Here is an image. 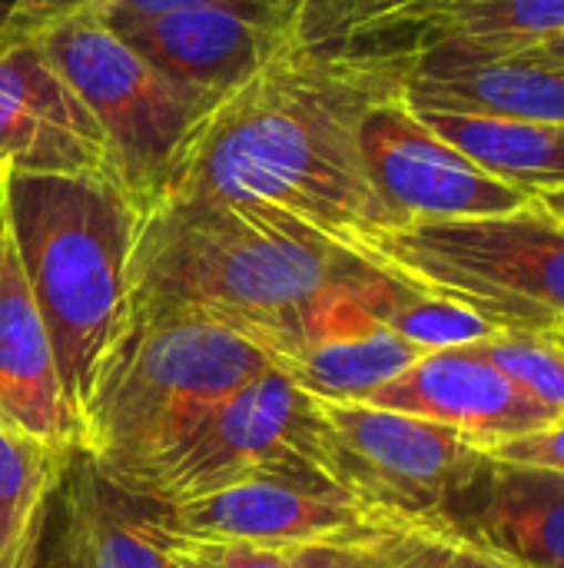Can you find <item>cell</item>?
<instances>
[{
	"label": "cell",
	"mask_w": 564,
	"mask_h": 568,
	"mask_svg": "<svg viewBox=\"0 0 564 568\" xmlns=\"http://www.w3.org/2000/svg\"><path fill=\"white\" fill-rule=\"evenodd\" d=\"M406 73L399 57L293 43L199 120L166 196L269 206L352 253L396 226L369 180L359 126L402 93Z\"/></svg>",
	"instance_id": "cell-1"
},
{
	"label": "cell",
	"mask_w": 564,
	"mask_h": 568,
	"mask_svg": "<svg viewBox=\"0 0 564 568\" xmlns=\"http://www.w3.org/2000/svg\"><path fill=\"white\" fill-rule=\"evenodd\" d=\"M372 270L269 206L166 196L140 220L133 306L206 316L279 366Z\"/></svg>",
	"instance_id": "cell-2"
},
{
	"label": "cell",
	"mask_w": 564,
	"mask_h": 568,
	"mask_svg": "<svg viewBox=\"0 0 564 568\" xmlns=\"http://www.w3.org/2000/svg\"><path fill=\"white\" fill-rule=\"evenodd\" d=\"M3 213L73 416L133 313L140 213L106 176L3 170Z\"/></svg>",
	"instance_id": "cell-3"
},
{
	"label": "cell",
	"mask_w": 564,
	"mask_h": 568,
	"mask_svg": "<svg viewBox=\"0 0 564 568\" xmlns=\"http://www.w3.org/2000/svg\"><path fill=\"white\" fill-rule=\"evenodd\" d=\"M266 369L259 346L206 316L133 306L76 413V456L123 486Z\"/></svg>",
	"instance_id": "cell-4"
},
{
	"label": "cell",
	"mask_w": 564,
	"mask_h": 568,
	"mask_svg": "<svg viewBox=\"0 0 564 568\" xmlns=\"http://www.w3.org/2000/svg\"><path fill=\"white\" fill-rule=\"evenodd\" d=\"M352 253L416 290L472 310L499 333L564 326V223L539 196L495 216L396 223L366 236Z\"/></svg>",
	"instance_id": "cell-5"
},
{
	"label": "cell",
	"mask_w": 564,
	"mask_h": 568,
	"mask_svg": "<svg viewBox=\"0 0 564 568\" xmlns=\"http://www.w3.org/2000/svg\"><path fill=\"white\" fill-rule=\"evenodd\" d=\"M37 37L96 116L113 153L120 190L143 220L166 196L189 133L216 100L173 83L90 7Z\"/></svg>",
	"instance_id": "cell-6"
},
{
	"label": "cell",
	"mask_w": 564,
	"mask_h": 568,
	"mask_svg": "<svg viewBox=\"0 0 564 568\" xmlns=\"http://www.w3.org/2000/svg\"><path fill=\"white\" fill-rule=\"evenodd\" d=\"M322 463L319 399L273 366L226 396L116 489L170 509L256 476H326Z\"/></svg>",
	"instance_id": "cell-7"
},
{
	"label": "cell",
	"mask_w": 564,
	"mask_h": 568,
	"mask_svg": "<svg viewBox=\"0 0 564 568\" xmlns=\"http://www.w3.org/2000/svg\"><path fill=\"white\" fill-rule=\"evenodd\" d=\"M326 479L376 516L449 519L489 453L459 433L369 403L319 399Z\"/></svg>",
	"instance_id": "cell-8"
},
{
	"label": "cell",
	"mask_w": 564,
	"mask_h": 568,
	"mask_svg": "<svg viewBox=\"0 0 564 568\" xmlns=\"http://www.w3.org/2000/svg\"><path fill=\"white\" fill-rule=\"evenodd\" d=\"M369 180L396 223L469 220L522 210L535 193L502 183L435 136L399 97L376 103L359 126Z\"/></svg>",
	"instance_id": "cell-9"
},
{
	"label": "cell",
	"mask_w": 564,
	"mask_h": 568,
	"mask_svg": "<svg viewBox=\"0 0 564 568\" xmlns=\"http://www.w3.org/2000/svg\"><path fill=\"white\" fill-rule=\"evenodd\" d=\"M176 536L233 539L279 552L369 542L376 516L326 476H256L209 496L156 509Z\"/></svg>",
	"instance_id": "cell-10"
},
{
	"label": "cell",
	"mask_w": 564,
	"mask_h": 568,
	"mask_svg": "<svg viewBox=\"0 0 564 568\" xmlns=\"http://www.w3.org/2000/svg\"><path fill=\"white\" fill-rule=\"evenodd\" d=\"M0 170L106 176L120 186L96 116L40 37L0 50Z\"/></svg>",
	"instance_id": "cell-11"
},
{
	"label": "cell",
	"mask_w": 564,
	"mask_h": 568,
	"mask_svg": "<svg viewBox=\"0 0 564 568\" xmlns=\"http://www.w3.org/2000/svg\"><path fill=\"white\" fill-rule=\"evenodd\" d=\"M366 403L439 423L482 453L558 423L475 346L419 356Z\"/></svg>",
	"instance_id": "cell-12"
},
{
	"label": "cell",
	"mask_w": 564,
	"mask_h": 568,
	"mask_svg": "<svg viewBox=\"0 0 564 568\" xmlns=\"http://www.w3.org/2000/svg\"><path fill=\"white\" fill-rule=\"evenodd\" d=\"M116 33L173 83L216 103L283 50L306 40L302 20L216 7L153 17Z\"/></svg>",
	"instance_id": "cell-13"
},
{
	"label": "cell",
	"mask_w": 564,
	"mask_h": 568,
	"mask_svg": "<svg viewBox=\"0 0 564 568\" xmlns=\"http://www.w3.org/2000/svg\"><path fill=\"white\" fill-rule=\"evenodd\" d=\"M562 33L564 0H419L329 47L399 60L422 50L499 60L529 53Z\"/></svg>",
	"instance_id": "cell-14"
},
{
	"label": "cell",
	"mask_w": 564,
	"mask_h": 568,
	"mask_svg": "<svg viewBox=\"0 0 564 568\" xmlns=\"http://www.w3.org/2000/svg\"><path fill=\"white\" fill-rule=\"evenodd\" d=\"M0 423L76 456V416L66 403L53 343L27 286L0 200Z\"/></svg>",
	"instance_id": "cell-15"
},
{
	"label": "cell",
	"mask_w": 564,
	"mask_h": 568,
	"mask_svg": "<svg viewBox=\"0 0 564 568\" xmlns=\"http://www.w3.org/2000/svg\"><path fill=\"white\" fill-rule=\"evenodd\" d=\"M519 568H564V473L485 456L445 519Z\"/></svg>",
	"instance_id": "cell-16"
},
{
	"label": "cell",
	"mask_w": 564,
	"mask_h": 568,
	"mask_svg": "<svg viewBox=\"0 0 564 568\" xmlns=\"http://www.w3.org/2000/svg\"><path fill=\"white\" fill-rule=\"evenodd\" d=\"M402 100L409 106L492 113L564 130V67L529 57L469 60L422 50L409 60Z\"/></svg>",
	"instance_id": "cell-17"
},
{
	"label": "cell",
	"mask_w": 564,
	"mask_h": 568,
	"mask_svg": "<svg viewBox=\"0 0 564 568\" xmlns=\"http://www.w3.org/2000/svg\"><path fill=\"white\" fill-rule=\"evenodd\" d=\"M356 293L346 296L329 313V320L276 366L316 399L366 403L372 393L406 373L419 356H425L422 349L376 323L356 303Z\"/></svg>",
	"instance_id": "cell-18"
},
{
	"label": "cell",
	"mask_w": 564,
	"mask_h": 568,
	"mask_svg": "<svg viewBox=\"0 0 564 568\" xmlns=\"http://www.w3.org/2000/svg\"><path fill=\"white\" fill-rule=\"evenodd\" d=\"M63 568H180L156 526V506L140 503L76 459L63 483Z\"/></svg>",
	"instance_id": "cell-19"
},
{
	"label": "cell",
	"mask_w": 564,
	"mask_h": 568,
	"mask_svg": "<svg viewBox=\"0 0 564 568\" xmlns=\"http://www.w3.org/2000/svg\"><path fill=\"white\" fill-rule=\"evenodd\" d=\"M435 136L469 156L489 176L512 183L529 193L562 190L564 186V130L469 113V110H435V106H409Z\"/></svg>",
	"instance_id": "cell-20"
},
{
	"label": "cell",
	"mask_w": 564,
	"mask_h": 568,
	"mask_svg": "<svg viewBox=\"0 0 564 568\" xmlns=\"http://www.w3.org/2000/svg\"><path fill=\"white\" fill-rule=\"evenodd\" d=\"M73 456L0 423V568L37 559L50 496Z\"/></svg>",
	"instance_id": "cell-21"
},
{
	"label": "cell",
	"mask_w": 564,
	"mask_h": 568,
	"mask_svg": "<svg viewBox=\"0 0 564 568\" xmlns=\"http://www.w3.org/2000/svg\"><path fill=\"white\" fill-rule=\"evenodd\" d=\"M356 303L376 323H382L386 329H392L396 336H402L406 343H412L422 353L475 346L499 333L489 320L475 316L472 310H465L452 300L432 296L425 290H416L406 280H399L379 266L356 293Z\"/></svg>",
	"instance_id": "cell-22"
},
{
	"label": "cell",
	"mask_w": 564,
	"mask_h": 568,
	"mask_svg": "<svg viewBox=\"0 0 564 568\" xmlns=\"http://www.w3.org/2000/svg\"><path fill=\"white\" fill-rule=\"evenodd\" d=\"M369 546L389 568H519L442 519L376 516Z\"/></svg>",
	"instance_id": "cell-23"
},
{
	"label": "cell",
	"mask_w": 564,
	"mask_h": 568,
	"mask_svg": "<svg viewBox=\"0 0 564 568\" xmlns=\"http://www.w3.org/2000/svg\"><path fill=\"white\" fill-rule=\"evenodd\" d=\"M475 349L562 423L564 349L548 333H495L475 343Z\"/></svg>",
	"instance_id": "cell-24"
},
{
	"label": "cell",
	"mask_w": 564,
	"mask_h": 568,
	"mask_svg": "<svg viewBox=\"0 0 564 568\" xmlns=\"http://www.w3.org/2000/svg\"><path fill=\"white\" fill-rule=\"evenodd\" d=\"M203 7L243 10V13H263V17H283V20L306 23L309 0H93L90 3V10L113 30L136 27L143 20L180 13V10H203Z\"/></svg>",
	"instance_id": "cell-25"
},
{
	"label": "cell",
	"mask_w": 564,
	"mask_h": 568,
	"mask_svg": "<svg viewBox=\"0 0 564 568\" xmlns=\"http://www.w3.org/2000/svg\"><path fill=\"white\" fill-rule=\"evenodd\" d=\"M160 526V523H156ZM163 542L180 568H296L293 552L253 546V542H233V539H193L176 536L163 529Z\"/></svg>",
	"instance_id": "cell-26"
},
{
	"label": "cell",
	"mask_w": 564,
	"mask_h": 568,
	"mask_svg": "<svg viewBox=\"0 0 564 568\" xmlns=\"http://www.w3.org/2000/svg\"><path fill=\"white\" fill-rule=\"evenodd\" d=\"M419 0H309L306 40L309 43H342L352 33L412 7Z\"/></svg>",
	"instance_id": "cell-27"
},
{
	"label": "cell",
	"mask_w": 564,
	"mask_h": 568,
	"mask_svg": "<svg viewBox=\"0 0 564 568\" xmlns=\"http://www.w3.org/2000/svg\"><path fill=\"white\" fill-rule=\"evenodd\" d=\"M492 459L512 463V466H532V469H552L564 473V419L545 429H535L529 436H519L499 449L489 453Z\"/></svg>",
	"instance_id": "cell-28"
},
{
	"label": "cell",
	"mask_w": 564,
	"mask_h": 568,
	"mask_svg": "<svg viewBox=\"0 0 564 568\" xmlns=\"http://www.w3.org/2000/svg\"><path fill=\"white\" fill-rule=\"evenodd\" d=\"M93 0H20L10 23L0 30V50L50 30L53 23H60L63 17H70V13H76V10H83Z\"/></svg>",
	"instance_id": "cell-29"
},
{
	"label": "cell",
	"mask_w": 564,
	"mask_h": 568,
	"mask_svg": "<svg viewBox=\"0 0 564 568\" xmlns=\"http://www.w3.org/2000/svg\"><path fill=\"white\" fill-rule=\"evenodd\" d=\"M293 566L296 568H389L386 559L369 546V542H356V546H326V549H302L293 552Z\"/></svg>",
	"instance_id": "cell-30"
},
{
	"label": "cell",
	"mask_w": 564,
	"mask_h": 568,
	"mask_svg": "<svg viewBox=\"0 0 564 568\" xmlns=\"http://www.w3.org/2000/svg\"><path fill=\"white\" fill-rule=\"evenodd\" d=\"M519 57H529V60H539V63L564 67V33L562 37H555V40H548V43H542V47H535V50H529V53H519Z\"/></svg>",
	"instance_id": "cell-31"
},
{
	"label": "cell",
	"mask_w": 564,
	"mask_h": 568,
	"mask_svg": "<svg viewBox=\"0 0 564 568\" xmlns=\"http://www.w3.org/2000/svg\"><path fill=\"white\" fill-rule=\"evenodd\" d=\"M539 200H542V206H545L548 213H555L564 223V186L562 190H545V193H539Z\"/></svg>",
	"instance_id": "cell-32"
},
{
	"label": "cell",
	"mask_w": 564,
	"mask_h": 568,
	"mask_svg": "<svg viewBox=\"0 0 564 568\" xmlns=\"http://www.w3.org/2000/svg\"><path fill=\"white\" fill-rule=\"evenodd\" d=\"M17 3H20V0H0V30H3L7 23H10V17H13Z\"/></svg>",
	"instance_id": "cell-33"
},
{
	"label": "cell",
	"mask_w": 564,
	"mask_h": 568,
	"mask_svg": "<svg viewBox=\"0 0 564 568\" xmlns=\"http://www.w3.org/2000/svg\"><path fill=\"white\" fill-rule=\"evenodd\" d=\"M548 336H552V339H555V343L564 349V326H558V329H555V333H548Z\"/></svg>",
	"instance_id": "cell-34"
},
{
	"label": "cell",
	"mask_w": 564,
	"mask_h": 568,
	"mask_svg": "<svg viewBox=\"0 0 564 568\" xmlns=\"http://www.w3.org/2000/svg\"><path fill=\"white\" fill-rule=\"evenodd\" d=\"M0 200H3V170H0Z\"/></svg>",
	"instance_id": "cell-35"
},
{
	"label": "cell",
	"mask_w": 564,
	"mask_h": 568,
	"mask_svg": "<svg viewBox=\"0 0 564 568\" xmlns=\"http://www.w3.org/2000/svg\"><path fill=\"white\" fill-rule=\"evenodd\" d=\"M20 568H33V562H30V566H20Z\"/></svg>",
	"instance_id": "cell-36"
}]
</instances>
